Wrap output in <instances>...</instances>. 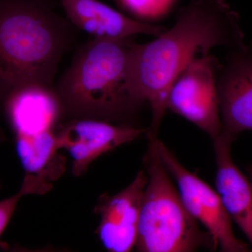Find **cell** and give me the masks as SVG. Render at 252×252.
<instances>
[{
    "instance_id": "obj_16",
    "label": "cell",
    "mask_w": 252,
    "mask_h": 252,
    "mask_svg": "<svg viewBox=\"0 0 252 252\" xmlns=\"http://www.w3.org/2000/svg\"><path fill=\"white\" fill-rule=\"evenodd\" d=\"M3 135L2 134H1V131H0V140H1V138H2Z\"/></svg>"
},
{
    "instance_id": "obj_6",
    "label": "cell",
    "mask_w": 252,
    "mask_h": 252,
    "mask_svg": "<svg viewBox=\"0 0 252 252\" xmlns=\"http://www.w3.org/2000/svg\"><path fill=\"white\" fill-rule=\"evenodd\" d=\"M149 142L164 166L177 182L186 208L211 235L215 249L220 248V251L224 252L249 251L248 245L235 236L232 219L217 192L184 167L161 141L157 138Z\"/></svg>"
},
{
    "instance_id": "obj_15",
    "label": "cell",
    "mask_w": 252,
    "mask_h": 252,
    "mask_svg": "<svg viewBox=\"0 0 252 252\" xmlns=\"http://www.w3.org/2000/svg\"><path fill=\"white\" fill-rule=\"evenodd\" d=\"M249 173H250V182H251V185L252 186V167L249 168Z\"/></svg>"
},
{
    "instance_id": "obj_5",
    "label": "cell",
    "mask_w": 252,
    "mask_h": 252,
    "mask_svg": "<svg viewBox=\"0 0 252 252\" xmlns=\"http://www.w3.org/2000/svg\"><path fill=\"white\" fill-rule=\"evenodd\" d=\"M1 106L26 173L44 177L56 171L64 160L57 143L64 117L54 86L20 89L8 95Z\"/></svg>"
},
{
    "instance_id": "obj_14",
    "label": "cell",
    "mask_w": 252,
    "mask_h": 252,
    "mask_svg": "<svg viewBox=\"0 0 252 252\" xmlns=\"http://www.w3.org/2000/svg\"><path fill=\"white\" fill-rule=\"evenodd\" d=\"M126 11L138 18H156L166 13L175 0H117Z\"/></svg>"
},
{
    "instance_id": "obj_11",
    "label": "cell",
    "mask_w": 252,
    "mask_h": 252,
    "mask_svg": "<svg viewBox=\"0 0 252 252\" xmlns=\"http://www.w3.org/2000/svg\"><path fill=\"white\" fill-rule=\"evenodd\" d=\"M69 21L94 39H122L137 34L159 36L167 31L128 17L98 0H61Z\"/></svg>"
},
{
    "instance_id": "obj_13",
    "label": "cell",
    "mask_w": 252,
    "mask_h": 252,
    "mask_svg": "<svg viewBox=\"0 0 252 252\" xmlns=\"http://www.w3.org/2000/svg\"><path fill=\"white\" fill-rule=\"evenodd\" d=\"M52 187V183L44 179L26 174L21 189L17 193L0 201V249L6 250L9 248L8 244L3 242L1 238L14 215L19 200L28 195H44Z\"/></svg>"
},
{
    "instance_id": "obj_2",
    "label": "cell",
    "mask_w": 252,
    "mask_h": 252,
    "mask_svg": "<svg viewBox=\"0 0 252 252\" xmlns=\"http://www.w3.org/2000/svg\"><path fill=\"white\" fill-rule=\"evenodd\" d=\"M56 7L54 0H0V105L20 89L54 87L79 31Z\"/></svg>"
},
{
    "instance_id": "obj_3",
    "label": "cell",
    "mask_w": 252,
    "mask_h": 252,
    "mask_svg": "<svg viewBox=\"0 0 252 252\" xmlns=\"http://www.w3.org/2000/svg\"><path fill=\"white\" fill-rule=\"evenodd\" d=\"M133 39H93L79 47L54 85L64 119L135 126L142 106L133 94Z\"/></svg>"
},
{
    "instance_id": "obj_8",
    "label": "cell",
    "mask_w": 252,
    "mask_h": 252,
    "mask_svg": "<svg viewBox=\"0 0 252 252\" xmlns=\"http://www.w3.org/2000/svg\"><path fill=\"white\" fill-rule=\"evenodd\" d=\"M146 130L97 119H73L60 127L58 147L60 150L67 151L72 160L73 175L80 177L97 158L133 142Z\"/></svg>"
},
{
    "instance_id": "obj_12",
    "label": "cell",
    "mask_w": 252,
    "mask_h": 252,
    "mask_svg": "<svg viewBox=\"0 0 252 252\" xmlns=\"http://www.w3.org/2000/svg\"><path fill=\"white\" fill-rule=\"evenodd\" d=\"M235 139L224 132L214 139L217 192L230 218L252 245V186L232 159L230 151Z\"/></svg>"
},
{
    "instance_id": "obj_1",
    "label": "cell",
    "mask_w": 252,
    "mask_h": 252,
    "mask_svg": "<svg viewBox=\"0 0 252 252\" xmlns=\"http://www.w3.org/2000/svg\"><path fill=\"white\" fill-rule=\"evenodd\" d=\"M240 17L224 0H192L179 10L175 26L147 44L136 43L133 94L141 106L152 111L149 140L157 138L167 109L169 91L193 60L210 55L215 46L246 47Z\"/></svg>"
},
{
    "instance_id": "obj_4",
    "label": "cell",
    "mask_w": 252,
    "mask_h": 252,
    "mask_svg": "<svg viewBox=\"0 0 252 252\" xmlns=\"http://www.w3.org/2000/svg\"><path fill=\"white\" fill-rule=\"evenodd\" d=\"M147 185L141 203L135 248L141 252H189L214 246L187 210L169 172L149 144L145 157Z\"/></svg>"
},
{
    "instance_id": "obj_10",
    "label": "cell",
    "mask_w": 252,
    "mask_h": 252,
    "mask_svg": "<svg viewBox=\"0 0 252 252\" xmlns=\"http://www.w3.org/2000/svg\"><path fill=\"white\" fill-rule=\"evenodd\" d=\"M221 132L252 131V46L230 50L217 79Z\"/></svg>"
},
{
    "instance_id": "obj_7",
    "label": "cell",
    "mask_w": 252,
    "mask_h": 252,
    "mask_svg": "<svg viewBox=\"0 0 252 252\" xmlns=\"http://www.w3.org/2000/svg\"><path fill=\"white\" fill-rule=\"evenodd\" d=\"M221 66L208 55L193 60L169 91L167 109L182 116L211 138L222 131L217 79Z\"/></svg>"
},
{
    "instance_id": "obj_9",
    "label": "cell",
    "mask_w": 252,
    "mask_h": 252,
    "mask_svg": "<svg viewBox=\"0 0 252 252\" xmlns=\"http://www.w3.org/2000/svg\"><path fill=\"white\" fill-rule=\"evenodd\" d=\"M148 175L141 170L131 184L114 195L102 194L94 207L99 223L96 234L105 250L129 252L135 248L141 203Z\"/></svg>"
}]
</instances>
